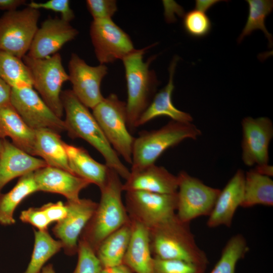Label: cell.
Instances as JSON below:
<instances>
[{
  "label": "cell",
  "instance_id": "6da1fadb",
  "mask_svg": "<svg viewBox=\"0 0 273 273\" xmlns=\"http://www.w3.org/2000/svg\"><path fill=\"white\" fill-rule=\"evenodd\" d=\"M61 100L65 113L66 131L70 136L82 139L89 143L102 155L109 168L126 180L130 175V170L121 161L88 108L72 90L62 92Z\"/></svg>",
  "mask_w": 273,
  "mask_h": 273
},
{
  "label": "cell",
  "instance_id": "7a4b0ae2",
  "mask_svg": "<svg viewBox=\"0 0 273 273\" xmlns=\"http://www.w3.org/2000/svg\"><path fill=\"white\" fill-rule=\"evenodd\" d=\"M122 185L119 175L109 168L106 183L100 189L99 203L79 238L95 252L107 236L130 221L122 200Z\"/></svg>",
  "mask_w": 273,
  "mask_h": 273
},
{
  "label": "cell",
  "instance_id": "3957f363",
  "mask_svg": "<svg viewBox=\"0 0 273 273\" xmlns=\"http://www.w3.org/2000/svg\"><path fill=\"white\" fill-rule=\"evenodd\" d=\"M149 231L154 258L182 260L207 268V256L197 245L190 223L181 221L176 213Z\"/></svg>",
  "mask_w": 273,
  "mask_h": 273
},
{
  "label": "cell",
  "instance_id": "277c9868",
  "mask_svg": "<svg viewBox=\"0 0 273 273\" xmlns=\"http://www.w3.org/2000/svg\"><path fill=\"white\" fill-rule=\"evenodd\" d=\"M151 47L135 50L122 60L127 84V126L131 131L136 128L139 118L151 103L159 83L155 72L150 69L156 56L146 62L143 60L144 55Z\"/></svg>",
  "mask_w": 273,
  "mask_h": 273
},
{
  "label": "cell",
  "instance_id": "5b68a950",
  "mask_svg": "<svg viewBox=\"0 0 273 273\" xmlns=\"http://www.w3.org/2000/svg\"><path fill=\"white\" fill-rule=\"evenodd\" d=\"M201 131L195 124L171 120L162 127L144 131L134 139L130 172L140 171L154 164L168 149L186 139H197Z\"/></svg>",
  "mask_w": 273,
  "mask_h": 273
},
{
  "label": "cell",
  "instance_id": "8992f818",
  "mask_svg": "<svg viewBox=\"0 0 273 273\" xmlns=\"http://www.w3.org/2000/svg\"><path fill=\"white\" fill-rule=\"evenodd\" d=\"M92 109L93 115L110 145L131 164L135 138L127 126L126 103L119 100L116 95L111 94Z\"/></svg>",
  "mask_w": 273,
  "mask_h": 273
},
{
  "label": "cell",
  "instance_id": "52a82bcc",
  "mask_svg": "<svg viewBox=\"0 0 273 273\" xmlns=\"http://www.w3.org/2000/svg\"><path fill=\"white\" fill-rule=\"evenodd\" d=\"M22 60L30 72L33 87L53 112L61 118L64 113L61 88L69 81V76L60 54L57 53L43 59L25 55Z\"/></svg>",
  "mask_w": 273,
  "mask_h": 273
},
{
  "label": "cell",
  "instance_id": "ba28073f",
  "mask_svg": "<svg viewBox=\"0 0 273 273\" xmlns=\"http://www.w3.org/2000/svg\"><path fill=\"white\" fill-rule=\"evenodd\" d=\"M39 10L27 6L6 12L0 17V51L22 59L38 29Z\"/></svg>",
  "mask_w": 273,
  "mask_h": 273
},
{
  "label": "cell",
  "instance_id": "9c48e42d",
  "mask_svg": "<svg viewBox=\"0 0 273 273\" xmlns=\"http://www.w3.org/2000/svg\"><path fill=\"white\" fill-rule=\"evenodd\" d=\"M178 189L176 215L187 223L211 212L220 190L208 186L187 172L180 171L177 175Z\"/></svg>",
  "mask_w": 273,
  "mask_h": 273
},
{
  "label": "cell",
  "instance_id": "30bf717a",
  "mask_svg": "<svg viewBox=\"0 0 273 273\" xmlns=\"http://www.w3.org/2000/svg\"><path fill=\"white\" fill-rule=\"evenodd\" d=\"M125 206L131 220L148 229L168 219L176 213L177 194L143 191L125 192Z\"/></svg>",
  "mask_w": 273,
  "mask_h": 273
},
{
  "label": "cell",
  "instance_id": "8fae6325",
  "mask_svg": "<svg viewBox=\"0 0 273 273\" xmlns=\"http://www.w3.org/2000/svg\"><path fill=\"white\" fill-rule=\"evenodd\" d=\"M10 103L32 129L48 128L58 133L66 131L64 121L53 112L32 86L12 88Z\"/></svg>",
  "mask_w": 273,
  "mask_h": 273
},
{
  "label": "cell",
  "instance_id": "7c38bea8",
  "mask_svg": "<svg viewBox=\"0 0 273 273\" xmlns=\"http://www.w3.org/2000/svg\"><path fill=\"white\" fill-rule=\"evenodd\" d=\"M89 33L100 64L122 60L135 50L129 35L112 19L93 20Z\"/></svg>",
  "mask_w": 273,
  "mask_h": 273
},
{
  "label": "cell",
  "instance_id": "4fadbf2b",
  "mask_svg": "<svg viewBox=\"0 0 273 273\" xmlns=\"http://www.w3.org/2000/svg\"><path fill=\"white\" fill-rule=\"evenodd\" d=\"M107 72L105 65L90 66L77 54L71 55L68 74L72 86V91L88 108L93 109L104 99L101 84Z\"/></svg>",
  "mask_w": 273,
  "mask_h": 273
},
{
  "label": "cell",
  "instance_id": "5bb4252c",
  "mask_svg": "<svg viewBox=\"0 0 273 273\" xmlns=\"http://www.w3.org/2000/svg\"><path fill=\"white\" fill-rule=\"evenodd\" d=\"M242 158L245 165L268 164V148L273 136V125L266 117H246L242 121Z\"/></svg>",
  "mask_w": 273,
  "mask_h": 273
},
{
  "label": "cell",
  "instance_id": "9a60e30c",
  "mask_svg": "<svg viewBox=\"0 0 273 273\" xmlns=\"http://www.w3.org/2000/svg\"><path fill=\"white\" fill-rule=\"evenodd\" d=\"M66 216L57 222L52 232L62 244L63 249L67 255L77 253L80 236L89 221L98 203L89 199L78 201H67Z\"/></svg>",
  "mask_w": 273,
  "mask_h": 273
},
{
  "label": "cell",
  "instance_id": "2e32d148",
  "mask_svg": "<svg viewBox=\"0 0 273 273\" xmlns=\"http://www.w3.org/2000/svg\"><path fill=\"white\" fill-rule=\"evenodd\" d=\"M78 30L61 18L49 17L38 27L26 55L43 59L59 53L67 42L75 38Z\"/></svg>",
  "mask_w": 273,
  "mask_h": 273
},
{
  "label": "cell",
  "instance_id": "e0dca14e",
  "mask_svg": "<svg viewBox=\"0 0 273 273\" xmlns=\"http://www.w3.org/2000/svg\"><path fill=\"white\" fill-rule=\"evenodd\" d=\"M38 191L61 194L67 201L79 200V194L91 184L64 169L46 166L33 172Z\"/></svg>",
  "mask_w": 273,
  "mask_h": 273
},
{
  "label": "cell",
  "instance_id": "ac0fdd59",
  "mask_svg": "<svg viewBox=\"0 0 273 273\" xmlns=\"http://www.w3.org/2000/svg\"><path fill=\"white\" fill-rule=\"evenodd\" d=\"M245 172L238 169L217 197L208 216L207 225L215 228L221 225L231 227L237 208L243 199Z\"/></svg>",
  "mask_w": 273,
  "mask_h": 273
},
{
  "label": "cell",
  "instance_id": "d6986e66",
  "mask_svg": "<svg viewBox=\"0 0 273 273\" xmlns=\"http://www.w3.org/2000/svg\"><path fill=\"white\" fill-rule=\"evenodd\" d=\"M0 155V194L3 188L16 177L47 166L44 160L35 157L6 139Z\"/></svg>",
  "mask_w": 273,
  "mask_h": 273
},
{
  "label": "cell",
  "instance_id": "ffe728a7",
  "mask_svg": "<svg viewBox=\"0 0 273 273\" xmlns=\"http://www.w3.org/2000/svg\"><path fill=\"white\" fill-rule=\"evenodd\" d=\"M178 178L165 168L155 164L135 172H130L122 185L123 191H143L160 194H175Z\"/></svg>",
  "mask_w": 273,
  "mask_h": 273
},
{
  "label": "cell",
  "instance_id": "44dd1931",
  "mask_svg": "<svg viewBox=\"0 0 273 273\" xmlns=\"http://www.w3.org/2000/svg\"><path fill=\"white\" fill-rule=\"evenodd\" d=\"M179 57H174L169 67V77L167 84L153 98L151 103L139 118L136 128L159 116H167L173 121L190 123L192 116L176 108L172 102V94L174 88L173 76Z\"/></svg>",
  "mask_w": 273,
  "mask_h": 273
},
{
  "label": "cell",
  "instance_id": "7402d4cb",
  "mask_svg": "<svg viewBox=\"0 0 273 273\" xmlns=\"http://www.w3.org/2000/svg\"><path fill=\"white\" fill-rule=\"evenodd\" d=\"M131 235L123 263L135 273H154L149 229L131 220Z\"/></svg>",
  "mask_w": 273,
  "mask_h": 273
},
{
  "label": "cell",
  "instance_id": "603a6c76",
  "mask_svg": "<svg viewBox=\"0 0 273 273\" xmlns=\"http://www.w3.org/2000/svg\"><path fill=\"white\" fill-rule=\"evenodd\" d=\"M35 130L28 126L11 103L0 107V138L34 156Z\"/></svg>",
  "mask_w": 273,
  "mask_h": 273
},
{
  "label": "cell",
  "instance_id": "cb8c5ba5",
  "mask_svg": "<svg viewBox=\"0 0 273 273\" xmlns=\"http://www.w3.org/2000/svg\"><path fill=\"white\" fill-rule=\"evenodd\" d=\"M70 168L73 173L97 185L99 189L106 183L109 167L94 159L81 147L64 143Z\"/></svg>",
  "mask_w": 273,
  "mask_h": 273
},
{
  "label": "cell",
  "instance_id": "d4e9b609",
  "mask_svg": "<svg viewBox=\"0 0 273 273\" xmlns=\"http://www.w3.org/2000/svg\"><path fill=\"white\" fill-rule=\"evenodd\" d=\"M34 156H39L47 166L72 171L64 143L59 133L48 128L35 130Z\"/></svg>",
  "mask_w": 273,
  "mask_h": 273
},
{
  "label": "cell",
  "instance_id": "484cf974",
  "mask_svg": "<svg viewBox=\"0 0 273 273\" xmlns=\"http://www.w3.org/2000/svg\"><path fill=\"white\" fill-rule=\"evenodd\" d=\"M131 235V220L107 236L99 245L96 254L102 267L123 263Z\"/></svg>",
  "mask_w": 273,
  "mask_h": 273
},
{
  "label": "cell",
  "instance_id": "4316f807",
  "mask_svg": "<svg viewBox=\"0 0 273 273\" xmlns=\"http://www.w3.org/2000/svg\"><path fill=\"white\" fill-rule=\"evenodd\" d=\"M38 191L33 172L20 177L15 186L8 193L0 194V224L4 226L14 224V212L27 197Z\"/></svg>",
  "mask_w": 273,
  "mask_h": 273
},
{
  "label": "cell",
  "instance_id": "83f0119b",
  "mask_svg": "<svg viewBox=\"0 0 273 273\" xmlns=\"http://www.w3.org/2000/svg\"><path fill=\"white\" fill-rule=\"evenodd\" d=\"M257 205H273V180L254 169L245 173L244 196L241 206L251 207Z\"/></svg>",
  "mask_w": 273,
  "mask_h": 273
},
{
  "label": "cell",
  "instance_id": "f1b7e54d",
  "mask_svg": "<svg viewBox=\"0 0 273 273\" xmlns=\"http://www.w3.org/2000/svg\"><path fill=\"white\" fill-rule=\"evenodd\" d=\"M34 246L30 260L23 273H39L46 263L62 248L59 240L54 239L48 231L33 230Z\"/></svg>",
  "mask_w": 273,
  "mask_h": 273
},
{
  "label": "cell",
  "instance_id": "f546056e",
  "mask_svg": "<svg viewBox=\"0 0 273 273\" xmlns=\"http://www.w3.org/2000/svg\"><path fill=\"white\" fill-rule=\"evenodd\" d=\"M0 78L11 88L32 86L30 72L22 59L0 51Z\"/></svg>",
  "mask_w": 273,
  "mask_h": 273
},
{
  "label": "cell",
  "instance_id": "4dcf8cb0",
  "mask_svg": "<svg viewBox=\"0 0 273 273\" xmlns=\"http://www.w3.org/2000/svg\"><path fill=\"white\" fill-rule=\"evenodd\" d=\"M249 250L247 241L242 235L233 236L223 248L219 260L210 273H235L237 263Z\"/></svg>",
  "mask_w": 273,
  "mask_h": 273
},
{
  "label": "cell",
  "instance_id": "1f68e13d",
  "mask_svg": "<svg viewBox=\"0 0 273 273\" xmlns=\"http://www.w3.org/2000/svg\"><path fill=\"white\" fill-rule=\"evenodd\" d=\"M246 2L249 5L248 16L238 42H241L244 37L259 29L263 32L268 39L269 47H272V36L265 27V19L272 10V1L247 0Z\"/></svg>",
  "mask_w": 273,
  "mask_h": 273
},
{
  "label": "cell",
  "instance_id": "d6a6232c",
  "mask_svg": "<svg viewBox=\"0 0 273 273\" xmlns=\"http://www.w3.org/2000/svg\"><path fill=\"white\" fill-rule=\"evenodd\" d=\"M183 23L186 32L194 37L207 35L212 27L211 22L205 12L197 9L187 13Z\"/></svg>",
  "mask_w": 273,
  "mask_h": 273
},
{
  "label": "cell",
  "instance_id": "836d02e7",
  "mask_svg": "<svg viewBox=\"0 0 273 273\" xmlns=\"http://www.w3.org/2000/svg\"><path fill=\"white\" fill-rule=\"evenodd\" d=\"M76 266L72 273H100L102 266L95 251L85 241L79 239Z\"/></svg>",
  "mask_w": 273,
  "mask_h": 273
},
{
  "label": "cell",
  "instance_id": "e575fe53",
  "mask_svg": "<svg viewBox=\"0 0 273 273\" xmlns=\"http://www.w3.org/2000/svg\"><path fill=\"white\" fill-rule=\"evenodd\" d=\"M206 268L178 260L154 258V273H204Z\"/></svg>",
  "mask_w": 273,
  "mask_h": 273
},
{
  "label": "cell",
  "instance_id": "d590c367",
  "mask_svg": "<svg viewBox=\"0 0 273 273\" xmlns=\"http://www.w3.org/2000/svg\"><path fill=\"white\" fill-rule=\"evenodd\" d=\"M27 6L38 10L44 9L59 13L62 19L69 23L75 18L69 0H49L44 2L31 1Z\"/></svg>",
  "mask_w": 273,
  "mask_h": 273
},
{
  "label": "cell",
  "instance_id": "8d00e7d4",
  "mask_svg": "<svg viewBox=\"0 0 273 273\" xmlns=\"http://www.w3.org/2000/svg\"><path fill=\"white\" fill-rule=\"evenodd\" d=\"M86 4L93 20L111 19L117 10L114 0H87Z\"/></svg>",
  "mask_w": 273,
  "mask_h": 273
},
{
  "label": "cell",
  "instance_id": "74e56055",
  "mask_svg": "<svg viewBox=\"0 0 273 273\" xmlns=\"http://www.w3.org/2000/svg\"><path fill=\"white\" fill-rule=\"evenodd\" d=\"M19 218L22 222L30 224L39 231H47L51 224L41 207H30L23 210Z\"/></svg>",
  "mask_w": 273,
  "mask_h": 273
},
{
  "label": "cell",
  "instance_id": "f35d334b",
  "mask_svg": "<svg viewBox=\"0 0 273 273\" xmlns=\"http://www.w3.org/2000/svg\"><path fill=\"white\" fill-rule=\"evenodd\" d=\"M41 208L44 211L51 223L61 221L67 214V207L65 204L61 201L56 203L50 202L42 205Z\"/></svg>",
  "mask_w": 273,
  "mask_h": 273
},
{
  "label": "cell",
  "instance_id": "ab89813d",
  "mask_svg": "<svg viewBox=\"0 0 273 273\" xmlns=\"http://www.w3.org/2000/svg\"><path fill=\"white\" fill-rule=\"evenodd\" d=\"M11 87L0 78V107L10 103Z\"/></svg>",
  "mask_w": 273,
  "mask_h": 273
},
{
  "label": "cell",
  "instance_id": "60d3db41",
  "mask_svg": "<svg viewBox=\"0 0 273 273\" xmlns=\"http://www.w3.org/2000/svg\"><path fill=\"white\" fill-rule=\"evenodd\" d=\"M27 4L25 0H0V10L6 12L18 10L21 6Z\"/></svg>",
  "mask_w": 273,
  "mask_h": 273
},
{
  "label": "cell",
  "instance_id": "b9f144b4",
  "mask_svg": "<svg viewBox=\"0 0 273 273\" xmlns=\"http://www.w3.org/2000/svg\"><path fill=\"white\" fill-rule=\"evenodd\" d=\"M100 273H132V271L122 263L114 266L102 267Z\"/></svg>",
  "mask_w": 273,
  "mask_h": 273
},
{
  "label": "cell",
  "instance_id": "7bdbcfd3",
  "mask_svg": "<svg viewBox=\"0 0 273 273\" xmlns=\"http://www.w3.org/2000/svg\"><path fill=\"white\" fill-rule=\"evenodd\" d=\"M254 169L259 173L269 177L273 175L272 166L268 164L255 166Z\"/></svg>",
  "mask_w": 273,
  "mask_h": 273
},
{
  "label": "cell",
  "instance_id": "ee69618b",
  "mask_svg": "<svg viewBox=\"0 0 273 273\" xmlns=\"http://www.w3.org/2000/svg\"><path fill=\"white\" fill-rule=\"evenodd\" d=\"M219 1H196V9L205 12L206 11Z\"/></svg>",
  "mask_w": 273,
  "mask_h": 273
},
{
  "label": "cell",
  "instance_id": "f6af8a7d",
  "mask_svg": "<svg viewBox=\"0 0 273 273\" xmlns=\"http://www.w3.org/2000/svg\"><path fill=\"white\" fill-rule=\"evenodd\" d=\"M39 273H56L52 264L44 265Z\"/></svg>",
  "mask_w": 273,
  "mask_h": 273
},
{
  "label": "cell",
  "instance_id": "bcb514c9",
  "mask_svg": "<svg viewBox=\"0 0 273 273\" xmlns=\"http://www.w3.org/2000/svg\"><path fill=\"white\" fill-rule=\"evenodd\" d=\"M3 148V139L0 138V155L2 153Z\"/></svg>",
  "mask_w": 273,
  "mask_h": 273
}]
</instances>
